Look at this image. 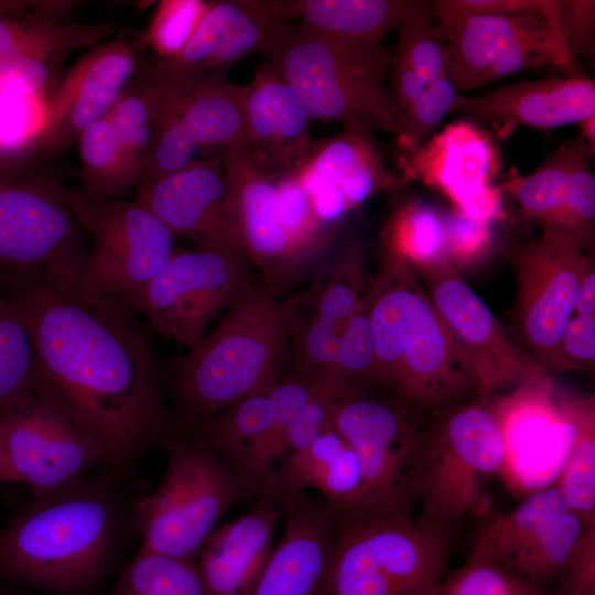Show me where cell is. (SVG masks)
I'll return each instance as SVG.
<instances>
[{"label": "cell", "instance_id": "1", "mask_svg": "<svg viewBox=\"0 0 595 595\" xmlns=\"http://www.w3.org/2000/svg\"><path fill=\"white\" fill-rule=\"evenodd\" d=\"M35 351V391L101 445L120 470L176 428L166 409L152 347L122 301L86 293L66 274L11 271Z\"/></svg>", "mask_w": 595, "mask_h": 595}, {"label": "cell", "instance_id": "2", "mask_svg": "<svg viewBox=\"0 0 595 595\" xmlns=\"http://www.w3.org/2000/svg\"><path fill=\"white\" fill-rule=\"evenodd\" d=\"M121 519L113 491L91 477L34 497L0 530V577L60 595L89 589L109 565Z\"/></svg>", "mask_w": 595, "mask_h": 595}, {"label": "cell", "instance_id": "3", "mask_svg": "<svg viewBox=\"0 0 595 595\" xmlns=\"http://www.w3.org/2000/svg\"><path fill=\"white\" fill-rule=\"evenodd\" d=\"M378 387L409 409L439 411L475 386L420 278L403 259L379 253L368 291Z\"/></svg>", "mask_w": 595, "mask_h": 595}, {"label": "cell", "instance_id": "4", "mask_svg": "<svg viewBox=\"0 0 595 595\" xmlns=\"http://www.w3.org/2000/svg\"><path fill=\"white\" fill-rule=\"evenodd\" d=\"M289 334L282 301L260 280L237 298L210 332L170 366L176 420L193 425L284 377Z\"/></svg>", "mask_w": 595, "mask_h": 595}, {"label": "cell", "instance_id": "5", "mask_svg": "<svg viewBox=\"0 0 595 595\" xmlns=\"http://www.w3.org/2000/svg\"><path fill=\"white\" fill-rule=\"evenodd\" d=\"M292 85L313 120L344 130L397 136L400 115L385 85L390 53L382 42L345 40L290 25L266 56Z\"/></svg>", "mask_w": 595, "mask_h": 595}, {"label": "cell", "instance_id": "6", "mask_svg": "<svg viewBox=\"0 0 595 595\" xmlns=\"http://www.w3.org/2000/svg\"><path fill=\"white\" fill-rule=\"evenodd\" d=\"M178 422V421H177ZM156 488L136 505L140 551L194 561L220 518L252 496L234 468L197 433L177 423Z\"/></svg>", "mask_w": 595, "mask_h": 595}, {"label": "cell", "instance_id": "7", "mask_svg": "<svg viewBox=\"0 0 595 595\" xmlns=\"http://www.w3.org/2000/svg\"><path fill=\"white\" fill-rule=\"evenodd\" d=\"M336 522L329 595H435L458 524L401 512H370Z\"/></svg>", "mask_w": 595, "mask_h": 595}, {"label": "cell", "instance_id": "8", "mask_svg": "<svg viewBox=\"0 0 595 595\" xmlns=\"http://www.w3.org/2000/svg\"><path fill=\"white\" fill-rule=\"evenodd\" d=\"M505 450L486 401L450 404L422 430L415 497L421 517L458 524L490 507L488 484L500 477Z\"/></svg>", "mask_w": 595, "mask_h": 595}, {"label": "cell", "instance_id": "9", "mask_svg": "<svg viewBox=\"0 0 595 595\" xmlns=\"http://www.w3.org/2000/svg\"><path fill=\"white\" fill-rule=\"evenodd\" d=\"M79 226L93 240L79 285L98 298L125 300L169 262L175 236L137 203L76 191L66 197Z\"/></svg>", "mask_w": 595, "mask_h": 595}, {"label": "cell", "instance_id": "10", "mask_svg": "<svg viewBox=\"0 0 595 595\" xmlns=\"http://www.w3.org/2000/svg\"><path fill=\"white\" fill-rule=\"evenodd\" d=\"M587 397L564 391L544 372L486 401L504 442L500 478L512 494L555 484Z\"/></svg>", "mask_w": 595, "mask_h": 595}, {"label": "cell", "instance_id": "11", "mask_svg": "<svg viewBox=\"0 0 595 595\" xmlns=\"http://www.w3.org/2000/svg\"><path fill=\"white\" fill-rule=\"evenodd\" d=\"M257 281L239 251L176 249L152 280L122 302L136 314H144L160 335L191 348L217 315Z\"/></svg>", "mask_w": 595, "mask_h": 595}, {"label": "cell", "instance_id": "12", "mask_svg": "<svg viewBox=\"0 0 595 595\" xmlns=\"http://www.w3.org/2000/svg\"><path fill=\"white\" fill-rule=\"evenodd\" d=\"M587 252L552 229H542L534 240L507 248L517 285L515 339L550 375L578 288L593 260Z\"/></svg>", "mask_w": 595, "mask_h": 595}, {"label": "cell", "instance_id": "13", "mask_svg": "<svg viewBox=\"0 0 595 595\" xmlns=\"http://www.w3.org/2000/svg\"><path fill=\"white\" fill-rule=\"evenodd\" d=\"M396 398L369 391L342 397L332 428L358 459L370 512L412 513L421 433Z\"/></svg>", "mask_w": 595, "mask_h": 595}, {"label": "cell", "instance_id": "14", "mask_svg": "<svg viewBox=\"0 0 595 595\" xmlns=\"http://www.w3.org/2000/svg\"><path fill=\"white\" fill-rule=\"evenodd\" d=\"M469 374L476 399H488L547 372L465 283L448 258L413 269Z\"/></svg>", "mask_w": 595, "mask_h": 595}, {"label": "cell", "instance_id": "15", "mask_svg": "<svg viewBox=\"0 0 595 595\" xmlns=\"http://www.w3.org/2000/svg\"><path fill=\"white\" fill-rule=\"evenodd\" d=\"M305 289L282 302L294 374L324 380L339 342L363 305L372 274L359 236L349 237L314 268Z\"/></svg>", "mask_w": 595, "mask_h": 595}, {"label": "cell", "instance_id": "16", "mask_svg": "<svg viewBox=\"0 0 595 595\" xmlns=\"http://www.w3.org/2000/svg\"><path fill=\"white\" fill-rule=\"evenodd\" d=\"M558 0H439L432 15L458 93L484 86L493 64L522 41L561 31Z\"/></svg>", "mask_w": 595, "mask_h": 595}, {"label": "cell", "instance_id": "17", "mask_svg": "<svg viewBox=\"0 0 595 595\" xmlns=\"http://www.w3.org/2000/svg\"><path fill=\"white\" fill-rule=\"evenodd\" d=\"M0 412L15 482L29 486L33 497L87 479L95 468L107 467L99 442L36 391L19 405Z\"/></svg>", "mask_w": 595, "mask_h": 595}, {"label": "cell", "instance_id": "18", "mask_svg": "<svg viewBox=\"0 0 595 595\" xmlns=\"http://www.w3.org/2000/svg\"><path fill=\"white\" fill-rule=\"evenodd\" d=\"M86 257L66 198L37 185L0 180V268L80 279Z\"/></svg>", "mask_w": 595, "mask_h": 595}, {"label": "cell", "instance_id": "19", "mask_svg": "<svg viewBox=\"0 0 595 595\" xmlns=\"http://www.w3.org/2000/svg\"><path fill=\"white\" fill-rule=\"evenodd\" d=\"M405 173L443 193L455 209L473 218L496 221L502 215V192L496 180L501 159L494 138L475 121L446 125L409 151Z\"/></svg>", "mask_w": 595, "mask_h": 595}, {"label": "cell", "instance_id": "20", "mask_svg": "<svg viewBox=\"0 0 595 595\" xmlns=\"http://www.w3.org/2000/svg\"><path fill=\"white\" fill-rule=\"evenodd\" d=\"M232 217L242 252L275 295L298 283L311 269L284 230L275 203L274 176L245 147L221 150Z\"/></svg>", "mask_w": 595, "mask_h": 595}, {"label": "cell", "instance_id": "21", "mask_svg": "<svg viewBox=\"0 0 595 595\" xmlns=\"http://www.w3.org/2000/svg\"><path fill=\"white\" fill-rule=\"evenodd\" d=\"M246 143L244 85L230 83L225 76L198 80L175 98L138 182L183 167L201 148L224 150Z\"/></svg>", "mask_w": 595, "mask_h": 595}, {"label": "cell", "instance_id": "22", "mask_svg": "<svg viewBox=\"0 0 595 595\" xmlns=\"http://www.w3.org/2000/svg\"><path fill=\"white\" fill-rule=\"evenodd\" d=\"M68 1H35L0 10V85L50 91L55 68L71 53L96 45L115 24L56 22Z\"/></svg>", "mask_w": 595, "mask_h": 595}, {"label": "cell", "instance_id": "23", "mask_svg": "<svg viewBox=\"0 0 595 595\" xmlns=\"http://www.w3.org/2000/svg\"><path fill=\"white\" fill-rule=\"evenodd\" d=\"M134 201L175 237H187L197 247L226 248L244 255L220 155L194 159L176 171L140 184Z\"/></svg>", "mask_w": 595, "mask_h": 595}, {"label": "cell", "instance_id": "24", "mask_svg": "<svg viewBox=\"0 0 595 595\" xmlns=\"http://www.w3.org/2000/svg\"><path fill=\"white\" fill-rule=\"evenodd\" d=\"M290 25L280 0L210 1L183 52L173 61H158L181 80L225 76L232 64L253 53L267 56Z\"/></svg>", "mask_w": 595, "mask_h": 595}, {"label": "cell", "instance_id": "25", "mask_svg": "<svg viewBox=\"0 0 595 595\" xmlns=\"http://www.w3.org/2000/svg\"><path fill=\"white\" fill-rule=\"evenodd\" d=\"M137 45L118 39L91 50L47 98V127L40 153L67 148L91 122L106 116L134 75Z\"/></svg>", "mask_w": 595, "mask_h": 595}, {"label": "cell", "instance_id": "26", "mask_svg": "<svg viewBox=\"0 0 595 595\" xmlns=\"http://www.w3.org/2000/svg\"><path fill=\"white\" fill-rule=\"evenodd\" d=\"M279 543L272 548L249 595H329L337 522L326 502L303 496L285 507Z\"/></svg>", "mask_w": 595, "mask_h": 595}, {"label": "cell", "instance_id": "27", "mask_svg": "<svg viewBox=\"0 0 595 595\" xmlns=\"http://www.w3.org/2000/svg\"><path fill=\"white\" fill-rule=\"evenodd\" d=\"M451 113L486 123L501 138L518 126L556 129L595 116V83L586 76L547 77L502 86L477 97L458 94Z\"/></svg>", "mask_w": 595, "mask_h": 595}, {"label": "cell", "instance_id": "28", "mask_svg": "<svg viewBox=\"0 0 595 595\" xmlns=\"http://www.w3.org/2000/svg\"><path fill=\"white\" fill-rule=\"evenodd\" d=\"M247 143L258 164L278 174L293 170L313 142L306 106L268 57L244 85Z\"/></svg>", "mask_w": 595, "mask_h": 595}, {"label": "cell", "instance_id": "29", "mask_svg": "<svg viewBox=\"0 0 595 595\" xmlns=\"http://www.w3.org/2000/svg\"><path fill=\"white\" fill-rule=\"evenodd\" d=\"M314 488L336 519L370 513L355 452L332 428L306 447L286 456L275 468L277 502L284 508Z\"/></svg>", "mask_w": 595, "mask_h": 595}, {"label": "cell", "instance_id": "30", "mask_svg": "<svg viewBox=\"0 0 595 595\" xmlns=\"http://www.w3.org/2000/svg\"><path fill=\"white\" fill-rule=\"evenodd\" d=\"M278 519V504L262 499L210 533L195 562L204 595H249L272 551Z\"/></svg>", "mask_w": 595, "mask_h": 595}, {"label": "cell", "instance_id": "31", "mask_svg": "<svg viewBox=\"0 0 595 595\" xmlns=\"http://www.w3.org/2000/svg\"><path fill=\"white\" fill-rule=\"evenodd\" d=\"M323 382L291 372L268 391L185 426L204 439L239 475L248 452L285 423Z\"/></svg>", "mask_w": 595, "mask_h": 595}, {"label": "cell", "instance_id": "32", "mask_svg": "<svg viewBox=\"0 0 595 595\" xmlns=\"http://www.w3.org/2000/svg\"><path fill=\"white\" fill-rule=\"evenodd\" d=\"M186 83L159 64L139 65L108 117L128 164L139 181L167 112Z\"/></svg>", "mask_w": 595, "mask_h": 595}, {"label": "cell", "instance_id": "33", "mask_svg": "<svg viewBox=\"0 0 595 595\" xmlns=\"http://www.w3.org/2000/svg\"><path fill=\"white\" fill-rule=\"evenodd\" d=\"M295 167L306 169L338 187L351 210L379 191L396 187L371 133L343 130L314 139Z\"/></svg>", "mask_w": 595, "mask_h": 595}, {"label": "cell", "instance_id": "34", "mask_svg": "<svg viewBox=\"0 0 595 595\" xmlns=\"http://www.w3.org/2000/svg\"><path fill=\"white\" fill-rule=\"evenodd\" d=\"M428 2L416 0H281L289 21L345 40L382 42Z\"/></svg>", "mask_w": 595, "mask_h": 595}, {"label": "cell", "instance_id": "35", "mask_svg": "<svg viewBox=\"0 0 595 595\" xmlns=\"http://www.w3.org/2000/svg\"><path fill=\"white\" fill-rule=\"evenodd\" d=\"M35 393V351L26 311L8 270L0 268V411Z\"/></svg>", "mask_w": 595, "mask_h": 595}, {"label": "cell", "instance_id": "36", "mask_svg": "<svg viewBox=\"0 0 595 595\" xmlns=\"http://www.w3.org/2000/svg\"><path fill=\"white\" fill-rule=\"evenodd\" d=\"M569 510L556 485L522 497L511 510L487 520L478 530L472 552L504 565L554 520Z\"/></svg>", "mask_w": 595, "mask_h": 595}, {"label": "cell", "instance_id": "37", "mask_svg": "<svg viewBox=\"0 0 595 595\" xmlns=\"http://www.w3.org/2000/svg\"><path fill=\"white\" fill-rule=\"evenodd\" d=\"M379 250L413 269L447 259L444 213L415 197L398 204L381 228Z\"/></svg>", "mask_w": 595, "mask_h": 595}, {"label": "cell", "instance_id": "38", "mask_svg": "<svg viewBox=\"0 0 595 595\" xmlns=\"http://www.w3.org/2000/svg\"><path fill=\"white\" fill-rule=\"evenodd\" d=\"M593 526L567 510L516 553L506 566L537 586L556 589L587 529Z\"/></svg>", "mask_w": 595, "mask_h": 595}, {"label": "cell", "instance_id": "39", "mask_svg": "<svg viewBox=\"0 0 595 595\" xmlns=\"http://www.w3.org/2000/svg\"><path fill=\"white\" fill-rule=\"evenodd\" d=\"M584 145L578 138L562 144L529 175H509L498 184L500 191L512 196L522 213L542 229H552L563 204L569 173Z\"/></svg>", "mask_w": 595, "mask_h": 595}, {"label": "cell", "instance_id": "40", "mask_svg": "<svg viewBox=\"0 0 595 595\" xmlns=\"http://www.w3.org/2000/svg\"><path fill=\"white\" fill-rule=\"evenodd\" d=\"M48 93L0 85V180L41 151L47 127Z\"/></svg>", "mask_w": 595, "mask_h": 595}, {"label": "cell", "instance_id": "41", "mask_svg": "<svg viewBox=\"0 0 595 595\" xmlns=\"http://www.w3.org/2000/svg\"><path fill=\"white\" fill-rule=\"evenodd\" d=\"M85 192L116 197L138 182L108 115L88 125L77 137Z\"/></svg>", "mask_w": 595, "mask_h": 595}, {"label": "cell", "instance_id": "42", "mask_svg": "<svg viewBox=\"0 0 595 595\" xmlns=\"http://www.w3.org/2000/svg\"><path fill=\"white\" fill-rule=\"evenodd\" d=\"M569 510L595 524V397L581 411L574 443L555 482Z\"/></svg>", "mask_w": 595, "mask_h": 595}, {"label": "cell", "instance_id": "43", "mask_svg": "<svg viewBox=\"0 0 595 595\" xmlns=\"http://www.w3.org/2000/svg\"><path fill=\"white\" fill-rule=\"evenodd\" d=\"M112 595H204V589L194 561L139 550Z\"/></svg>", "mask_w": 595, "mask_h": 595}, {"label": "cell", "instance_id": "44", "mask_svg": "<svg viewBox=\"0 0 595 595\" xmlns=\"http://www.w3.org/2000/svg\"><path fill=\"white\" fill-rule=\"evenodd\" d=\"M273 176L281 224L295 248L315 267L332 249L338 232L318 221L309 195L292 171Z\"/></svg>", "mask_w": 595, "mask_h": 595}, {"label": "cell", "instance_id": "45", "mask_svg": "<svg viewBox=\"0 0 595 595\" xmlns=\"http://www.w3.org/2000/svg\"><path fill=\"white\" fill-rule=\"evenodd\" d=\"M431 8L426 3L399 26L398 42L390 55L391 64L410 69L428 84L448 75L447 45Z\"/></svg>", "mask_w": 595, "mask_h": 595}, {"label": "cell", "instance_id": "46", "mask_svg": "<svg viewBox=\"0 0 595 595\" xmlns=\"http://www.w3.org/2000/svg\"><path fill=\"white\" fill-rule=\"evenodd\" d=\"M325 379L351 393L378 387L368 293L345 331Z\"/></svg>", "mask_w": 595, "mask_h": 595}, {"label": "cell", "instance_id": "47", "mask_svg": "<svg viewBox=\"0 0 595 595\" xmlns=\"http://www.w3.org/2000/svg\"><path fill=\"white\" fill-rule=\"evenodd\" d=\"M435 595H556L537 586L502 563L470 552L464 564L446 572Z\"/></svg>", "mask_w": 595, "mask_h": 595}, {"label": "cell", "instance_id": "48", "mask_svg": "<svg viewBox=\"0 0 595 595\" xmlns=\"http://www.w3.org/2000/svg\"><path fill=\"white\" fill-rule=\"evenodd\" d=\"M592 153L584 145L566 180L563 204L552 230L572 239L584 250L594 247L595 175L589 165Z\"/></svg>", "mask_w": 595, "mask_h": 595}, {"label": "cell", "instance_id": "49", "mask_svg": "<svg viewBox=\"0 0 595 595\" xmlns=\"http://www.w3.org/2000/svg\"><path fill=\"white\" fill-rule=\"evenodd\" d=\"M204 0H163L156 6L139 47H150L160 61L175 60L186 47L209 8Z\"/></svg>", "mask_w": 595, "mask_h": 595}, {"label": "cell", "instance_id": "50", "mask_svg": "<svg viewBox=\"0 0 595 595\" xmlns=\"http://www.w3.org/2000/svg\"><path fill=\"white\" fill-rule=\"evenodd\" d=\"M458 94L448 75L430 83L400 116L399 145L409 152L423 144L451 113Z\"/></svg>", "mask_w": 595, "mask_h": 595}, {"label": "cell", "instance_id": "51", "mask_svg": "<svg viewBox=\"0 0 595 595\" xmlns=\"http://www.w3.org/2000/svg\"><path fill=\"white\" fill-rule=\"evenodd\" d=\"M446 253L459 273L484 264L494 253V223L473 218L456 209L444 213Z\"/></svg>", "mask_w": 595, "mask_h": 595}, {"label": "cell", "instance_id": "52", "mask_svg": "<svg viewBox=\"0 0 595 595\" xmlns=\"http://www.w3.org/2000/svg\"><path fill=\"white\" fill-rule=\"evenodd\" d=\"M556 14L566 51L573 62L593 56L595 43V1L558 0Z\"/></svg>", "mask_w": 595, "mask_h": 595}, {"label": "cell", "instance_id": "53", "mask_svg": "<svg viewBox=\"0 0 595 595\" xmlns=\"http://www.w3.org/2000/svg\"><path fill=\"white\" fill-rule=\"evenodd\" d=\"M595 316L573 314L569 320L559 346L553 371L594 370Z\"/></svg>", "mask_w": 595, "mask_h": 595}, {"label": "cell", "instance_id": "54", "mask_svg": "<svg viewBox=\"0 0 595 595\" xmlns=\"http://www.w3.org/2000/svg\"><path fill=\"white\" fill-rule=\"evenodd\" d=\"M556 595H595V526L589 527Z\"/></svg>", "mask_w": 595, "mask_h": 595}, {"label": "cell", "instance_id": "55", "mask_svg": "<svg viewBox=\"0 0 595 595\" xmlns=\"http://www.w3.org/2000/svg\"><path fill=\"white\" fill-rule=\"evenodd\" d=\"M573 314L595 316V269L592 260L584 273Z\"/></svg>", "mask_w": 595, "mask_h": 595}, {"label": "cell", "instance_id": "56", "mask_svg": "<svg viewBox=\"0 0 595 595\" xmlns=\"http://www.w3.org/2000/svg\"><path fill=\"white\" fill-rule=\"evenodd\" d=\"M0 484H17L12 473L4 437L3 420L0 412Z\"/></svg>", "mask_w": 595, "mask_h": 595}, {"label": "cell", "instance_id": "57", "mask_svg": "<svg viewBox=\"0 0 595 595\" xmlns=\"http://www.w3.org/2000/svg\"><path fill=\"white\" fill-rule=\"evenodd\" d=\"M581 134L580 140L586 145L589 152L593 154L595 149V116L585 119L580 122Z\"/></svg>", "mask_w": 595, "mask_h": 595}, {"label": "cell", "instance_id": "58", "mask_svg": "<svg viewBox=\"0 0 595 595\" xmlns=\"http://www.w3.org/2000/svg\"><path fill=\"white\" fill-rule=\"evenodd\" d=\"M22 0H0V10L13 9L22 6Z\"/></svg>", "mask_w": 595, "mask_h": 595}, {"label": "cell", "instance_id": "59", "mask_svg": "<svg viewBox=\"0 0 595 595\" xmlns=\"http://www.w3.org/2000/svg\"><path fill=\"white\" fill-rule=\"evenodd\" d=\"M14 595H26V594H14Z\"/></svg>", "mask_w": 595, "mask_h": 595}]
</instances>
